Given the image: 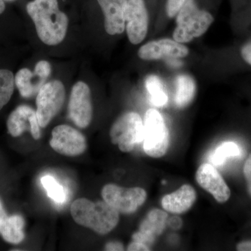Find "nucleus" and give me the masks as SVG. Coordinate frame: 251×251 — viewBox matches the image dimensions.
Returning <instances> with one entry per match:
<instances>
[{
	"label": "nucleus",
	"instance_id": "nucleus-12",
	"mask_svg": "<svg viewBox=\"0 0 251 251\" xmlns=\"http://www.w3.org/2000/svg\"><path fill=\"white\" fill-rule=\"evenodd\" d=\"M196 179L198 184L212 195L218 202H226L230 198L229 186L212 165L209 163L201 165L196 172Z\"/></svg>",
	"mask_w": 251,
	"mask_h": 251
},
{
	"label": "nucleus",
	"instance_id": "nucleus-19",
	"mask_svg": "<svg viewBox=\"0 0 251 251\" xmlns=\"http://www.w3.org/2000/svg\"><path fill=\"white\" fill-rule=\"evenodd\" d=\"M196 93V82L188 75H180L176 79L175 103L179 108H184L193 101Z\"/></svg>",
	"mask_w": 251,
	"mask_h": 251
},
{
	"label": "nucleus",
	"instance_id": "nucleus-4",
	"mask_svg": "<svg viewBox=\"0 0 251 251\" xmlns=\"http://www.w3.org/2000/svg\"><path fill=\"white\" fill-rule=\"evenodd\" d=\"M112 144L122 152H130L144 140V123L139 114L126 112L114 122L110 131Z\"/></svg>",
	"mask_w": 251,
	"mask_h": 251
},
{
	"label": "nucleus",
	"instance_id": "nucleus-23",
	"mask_svg": "<svg viewBox=\"0 0 251 251\" xmlns=\"http://www.w3.org/2000/svg\"><path fill=\"white\" fill-rule=\"evenodd\" d=\"M41 183L47 191L49 197L54 202L61 204L67 201V194L65 189L52 176L46 175L41 178Z\"/></svg>",
	"mask_w": 251,
	"mask_h": 251
},
{
	"label": "nucleus",
	"instance_id": "nucleus-6",
	"mask_svg": "<svg viewBox=\"0 0 251 251\" xmlns=\"http://www.w3.org/2000/svg\"><path fill=\"white\" fill-rule=\"evenodd\" d=\"M65 96V88L61 81H50L41 87L36 100V115L41 128L47 126L60 111Z\"/></svg>",
	"mask_w": 251,
	"mask_h": 251
},
{
	"label": "nucleus",
	"instance_id": "nucleus-14",
	"mask_svg": "<svg viewBox=\"0 0 251 251\" xmlns=\"http://www.w3.org/2000/svg\"><path fill=\"white\" fill-rule=\"evenodd\" d=\"M40 125L36 112L31 107L21 105L11 112L7 120L8 131L13 137H18L29 130L34 140L41 138Z\"/></svg>",
	"mask_w": 251,
	"mask_h": 251
},
{
	"label": "nucleus",
	"instance_id": "nucleus-13",
	"mask_svg": "<svg viewBox=\"0 0 251 251\" xmlns=\"http://www.w3.org/2000/svg\"><path fill=\"white\" fill-rule=\"evenodd\" d=\"M189 53L188 48L181 43L170 39L150 41L140 48L138 56L143 60H158L163 58H181Z\"/></svg>",
	"mask_w": 251,
	"mask_h": 251
},
{
	"label": "nucleus",
	"instance_id": "nucleus-24",
	"mask_svg": "<svg viewBox=\"0 0 251 251\" xmlns=\"http://www.w3.org/2000/svg\"><path fill=\"white\" fill-rule=\"evenodd\" d=\"M188 0H167L166 13L170 18L175 17Z\"/></svg>",
	"mask_w": 251,
	"mask_h": 251
},
{
	"label": "nucleus",
	"instance_id": "nucleus-3",
	"mask_svg": "<svg viewBox=\"0 0 251 251\" xmlns=\"http://www.w3.org/2000/svg\"><path fill=\"white\" fill-rule=\"evenodd\" d=\"M214 21L207 11L199 9L194 0H188L176 14L173 39L181 44L203 35Z\"/></svg>",
	"mask_w": 251,
	"mask_h": 251
},
{
	"label": "nucleus",
	"instance_id": "nucleus-16",
	"mask_svg": "<svg viewBox=\"0 0 251 251\" xmlns=\"http://www.w3.org/2000/svg\"><path fill=\"white\" fill-rule=\"evenodd\" d=\"M197 198L192 186L184 184L174 192L167 194L161 199V206L168 212L181 214L189 210Z\"/></svg>",
	"mask_w": 251,
	"mask_h": 251
},
{
	"label": "nucleus",
	"instance_id": "nucleus-25",
	"mask_svg": "<svg viewBox=\"0 0 251 251\" xmlns=\"http://www.w3.org/2000/svg\"><path fill=\"white\" fill-rule=\"evenodd\" d=\"M244 175L247 181L248 191L251 197V153L249 155L244 163Z\"/></svg>",
	"mask_w": 251,
	"mask_h": 251
},
{
	"label": "nucleus",
	"instance_id": "nucleus-11",
	"mask_svg": "<svg viewBox=\"0 0 251 251\" xmlns=\"http://www.w3.org/2000/svg\"><path fill=\"white\" fill-rule=\"evenodd\" d=\"M51 66L47 61H40L36 64L34 72L22 69L15 76V84L24 98H30L38 94L50 75Z\"/></svg>",
	"mask_w": 251,
	"mask_h": 251
},
{
	"label": "nucleus",
	"instance_id": "nucleus-18",
	"mask_svg": "<svg viewBox=\"0 0 251 251\" xmlns=\"http://www.w3.org/2000/svg\"><path fill=\"white\" fill-rule=\"evenodd\" d=\"M24 226L25 221L22 216H5L0 219V234L6 242L20 244L25 239Z\"/></svg>",
	"mask_w": 251,
	"mask_h": 251
},
{
	"label": "nucleus",
	"instance_id": "nucleus-29",
	"mask_svg": "<svg viewBox=\"0 0 251 251\" xmlns=\"http://www.w3.org/2000/svg\"><path fill=\"white\" fill-rule=\"evenodd\" d=\"M237 251H251V241L239 243L237 246Z\"/></svg>",
	"mask_w": 251,
	"mask_h": 251
},
{
	"label": "nucleus",
	"instance_id": "nucleus-26",
	"mask_svg": "<svg viewBox=\"0 0 251 251\" xmlns=\"http://www.w3.org/2000/svg\"><path fill=\"white\" fill-rule=\"evenodd\" d=\"M241 55L242 59L251 66V40L242 46Z\"/></svg>",
	"mask_w": 251,
	"mask_h": 251
},
{
	"label": "nucleus",
	"instance_id": "nucleus-15",
	"mask_svg": "<svg viewBox=\"0 0 251 251\" xmlns=\"http://www.w3.org/2000/svg\"><path fill=\"white\" fill-rule=\"evenodd\" d=\"M105 16V29L110 35L122 34L125 29L128 0H98Z\"/></svg>",
	"mask_w": 251,
	"mask_h": 251
},
{
	"label": "nucleus",
	"instance_id": "nucleus-1",
	"mask_svg": "<svg viewBox=\"0 0 251 251\" xmlns=\"http://www.w3.org/2000/svg\"><path fill=\"white\" fill-rule=\"evenodd\" d=\"M27 11L42 42L55 46L64 40L69 21L67 15L59 10L57 0H34L28 3Z\"/></svg>",
	"mask_w": 251,
	"mask_h": 251
},
{
	"label": "nucleus",
	"instance_id": "nucleus-31",
	"mask_svg": "<svg viewBox=\"0 0 251 251\" xmlns=\"http://www.w3.org/2000/svg\"><path fill=\"white\" fill-rule=\"evenodd\" d=\"M5 10V4L2 0H0V15L4 12Z\"/></svg>",
	"mask_w": 251,
	"mask_h": 251
},
{
	"label": "nucleus",
	"instance_id": "nucleus-9",
	"mask_svg": "<svg viewBox=\"0 0 251 251\" xmlns=\"http://www.w3.org/2000/svg\"><path fill=\"white\" fill-rule=\"evenodd\" d=\"M69 115L79 128H87L92 122L93 108L90 89L84 82H77L73 87L69 102Z\"/></svg>",
	"mask_w": 251,
	"mask_h": 251
},
{
	"label": "nucleus",
	"instance_id": "nucleus-27",
	"mask_svg": "<svg viewBox=\"0 0 251 251\" xmlns=\"http://www.w3.org/2000/svg\"><path fill=\"white\" fill-rule=\"evenodd\" d=\"M127 251H150V248L148 247V246L145 245V244H142V243L134 242L133 241L128 248H127Z\"/></svg>",
	"mask_w": 251,
	"mask_h": 251
},
{
	"label": "nucleus",
	"instance_id": "nucleus-2",
	"mask_svg": "<svg viewBox=\"0 0 251 251\" xmlns=\"http://www.w3.org/2000/svg\"><path fill=\"white\" fill-rule=\"evenodd\" d=\"M71 214L76 224L100 235H105L117 227L120 213L105 201L92 202L86 198L75 200Z\"/></svg>",
	"mask_w": 251,
	"mask_h": 251
},
{
	"label": "nucleus",
	"instance_id": "nucleus-32",
	"mask_svg": "<svg viewBox=\"0 0 251 251\" xmlns=\"http://www.w3.org/2000/svg\"><path fill=\"white\" fill-rule=\"evenodd\" d=\"M8 1H10V0H8Z\"/></svg>",
	"mask_w": 251,
	"mask_h": 251
},
{
	"label": "nucleus",
	"instance_id": "nucleus-5",
	"mask_svg": "<svg viewBox=\"0 0 251 251\" xmlns=\"http://www.w3.org/2000/svg\"><path fill=\"white\" fill-rule=\"evenodd\" d=\"M143 141L144 151L152 158H161L168 151L169 131L161 113L155 109H149L145 114Z\"/></svg>",
	"mask_w": 251,
	"mask_h": 251
},
{
	"label": "nucleus",
	"instance_id": "nucleus-17",
	"mask_svg": "<svg viewBox=\"0 0 251 251\" xmlns=\"http://www.w3.org/2000/svg\"><path fill=\"white\" fill-rule=\"evenodd\" d=\"M168 218L166 211L153 209L149 211L146 217L140 224L139 232L155 241L166 228Z\"/></svg>",
	"mask_w": 251,
	"mask_h": 251
},
{
	"label": "nucleus",
	"instance_id": "nucleus-7",
	"mask_svg": "<svg viewBox=\"0 0 251 251\" xmlns=\"http://www.w3.org/2000/svg\"><path fill=\"white\" fill-rule=\"evenodd\" d=\"M103 201L119 213L130 214L135 212L146 201V191L140 187L125 188L118 185H105L101 191Z\"/></svg>",
	"mask_w": 251,
	"mask_h": 251
},
{
	"label": "nucleus",
	"instance_id": "nucleus-21",
	"mask_svg": "<svg viewBox=\"0 0 251 251\" xmlns=\"http://www.w3.org/2000/svg\"><path fill=\"white\" fill-rule=\"evenodd\" d=\"M241 149L234 142H225L216 149L210 156V161L215 166H221L230 157L240 156Z\"/></svg>",
	"mask_w": 251,
	"mask_h": 251
},
{
	"label": "nucleus",
	"instance_id": "nucleus-30",
	"mask_svg": "<svg viewBox=\"0 0 251 251\" xmlns=\"http://www.w3.org/2000/svg\"><path fill=\"white\" fill-rule=\"evenodd\" d=\"M6 216L7 215H6L4 208H3L2 203H1V201H0V219H2V218Z\"/></svg>",
	"mask_w": 251,
	"mask_h": 251
},
{
	"label": "nucleus",
	"instance_id": "nucleus-22",
	"mask_svg": "<svg viewBox=\"0 0 251 251\" xmlns=\"http://www.w3.org/2000/svg\"><path fill=\"white\" fill-rule=\"evenodd\" d=\"M15 77L7 69H0V110L8 103L14 93Z\"/></svg>",
	"mask_w": 251,
	"mask_h": 251
},
{
	"label": "nucleus",
	"instance_id": "nucleus-28",
	"mask_svg": "<svg viewBox=\"0 0 251 251\" xmlns=\"http://www.w3.org/2000/svg\"><path fill=\"white\" fill-rule=\"evenodd\" d=\"M105 251H124L123 244L121 242H109L105 245Z\"/></svg>",
	"mask_w": 251,
	"mask_h": 251
},
{
	"label": "nucleus",
	"instance_id": "nucleus-20",
	"mask_svg": "<svg viewBox=\"0 0 251 251\" xmlns=\"http://www.w3.org/2000/svg\"><path fill=\"white\" fill-rule=\"evenodd\" d=\"M145 87L150 94V101L153 105L162 107L166 105L168 97L159 77L155 75H149L145 80Z\"/></svg>",
	"mask_w": 251,
	"mask_h": 251
},
{
	"label": "nucleus",
	"instance_id": "nucleus-8",
	"mask_svg": "<svg viewBox=\"0 0 251 251\" xmlns=\"http://www.w3.org/2000/svg\"><path fill=\"white\" fill-rule=\"evenodd\" d=\"M50 145L54 151L67 156L82 154L87 148V140L79 130L69 125H59L52 131Z\"/></svg>",
	"mask_w": 251,
	"mask_h": 251
},
{
	"label": "nucleus",
	"instance_id": "nucleus-10",
	"mask_svg": "<svg viewBox=\"0 0 251 251\" xmlns=\"http://www.w3.org/2000/svg\"><path fill=\"white\" fill-rule=\"evenodd\" d=\"M148 24V12L144 0H128L125 29L131 44L137 45L145 39Z\"/></svg>",
	"mask_w": 251,
	"mask_h": 251
}]
</instances>
